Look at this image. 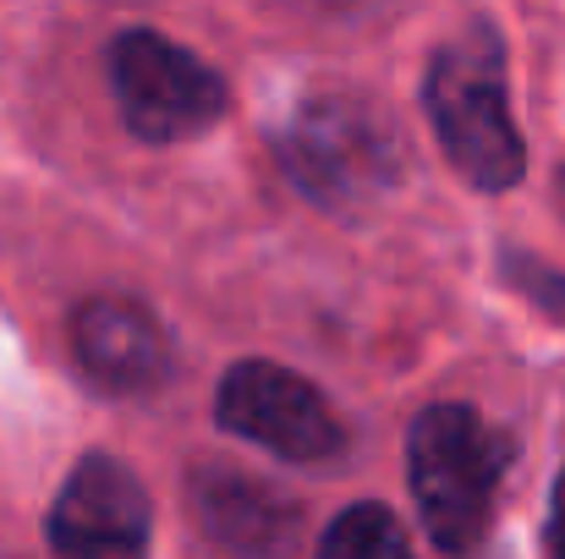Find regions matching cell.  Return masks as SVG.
Wrapping results in <instances>:
<instances>
[{
  "mask_svg": "<svg viewBox=\"0 0 565 559\" xmlns=\"http://www.w3.org/2000/svg\"><path fill=\"white\" fill-rule=\"evenodd\" d=\"M500 466H505V444L483 428L478 411L456 400L417 411L406 433V477H412L423 533L445 555H467L489 533Z\"/></svg>",
  "mask_w": 565,
  "mask_h": 559,
  "instance_id": "obj_1",
  "label": "cell"
},
{
  "mask_svg": "<svg viewBox=\"0 0 565 559\" xmlns=\"http://www.w3.org/2000/svg\"><path fill=\"white\" fill-rule=\"evenodd\" d=\"M423 105L434 116L439 149L450 165L483 192H505L527 171V143L505 105V66L489 33H467L445 44L428 66Z\"/></svg>",
  "mask_w": 565,
  "mask_h": 559,
  "instance_id": "obj_2",
  "label": "cell"
},
{
  "mask_svg": "<svg viewBox=\"0 0 565 559\" xmlns=\"http://www.w3.org/2000/svg\"><path fill=\"white\" fill-rule=\"evenodd\" d=\"M110 88L121 121L149 143H188L225 116L220 72L154 28H132L110 44Z\"/></svg>",
  "mask_w": 565,
  "mask_h": 559,
  "instance_id": "obj_3",
  "label": "cell"
},
{
  "mask_svg": "<svg viewBox=\"0 0 565 559\" xmlns=\"http://www.w3.org/2000/svg\"><path fill=\"white\" fill-rule=\"evenodd\" d=\"M214 417L225 433H236L291 466H313L341 450V422L324 406V395L302 373L280 368V363H236L220 378Z\"/></svg>",
  "mask_w": 565,
  "mask_h": 559,
  "instance_id": "obj_4",
  "label": "cell"
},
{
  "mask_svg": "<svg viewBox=\"0 0 565 559\" xmlns=\"http://www.w3.org/2000/svg\"><path fill=\"white\" fill-rule=\"evenodd\" d=\"M44 533L55 559H149V494L127 461L83 455L61 483Z\"/></svg>",
  "mask_w": 565,
  "mask_h": 559,
  "instance_id": "obj_5",
  "label": "cell"
},
{
  "mask_svg": "<svg viewBox=\"0 0 565 559\" xmlns=\"http://www.w3.org/2000/svg\"><path fill=\"white\" fill-rule=\"evenodd\" d=\"M286 171L324 203L363 197L395 176V138L374 110L352 99H319L286 132Z\"/></svg>",
  "mask_w": 565,
  "mask_h": 559,
  "instance_id": "obj_6",
  "label": "cell"
},
{
  "mask_svg": "<svg viewBox=\"0 0 565 559\" xmlns=\"http://www.w3.org/2000/svg\"><path fill=\"white\" fill-rule=\"evenodd\" d=\"M72 352H77V368L116 395H138L160 384L171 368L160 319L138 308L132 297H88L72 313Z\"/></svg>",
  "mask_w": 565,
  "mask_h": 559,
  "instance_id": "obj_7",
  "label": "cell"
},
{
  "mask_svg": "<svg viewBox=\"0 0 565 559\" xmlns=\"http://www.w3.org/2000/svg\"><path fill=\"white\" fill-rule=\"evenodd\" d=\"M319 559H417V549L384 505H352L324 527Z\"/></svg>",
  "mask_w": 565,
  "mask_h": 559,
  "instance_id": "obj_8",
  "label": "cell"
},
{
  "mask_svg": "<svg viewBox=\"0 0 565 559\" xmlns=\"http://www.w3.org/2000/svg\"><path fill=\"white\" fill-rule=\"evenodd\" d=\"M511 275L527 286V297H539L550 313L565 319V275H550V269H539V264H511Z\"/></svg>",
  "mask_w": 565,
  "mask_h": 559,
  "instance_id": "obj_9",
  "label": "cell"
},
{
  "mask_svg": "<svg viewBox=\"0 0 565 559\" xmlns=\"http://www.w3.org/2000/svg\"><path fill=\"white\" fill-rule=\"evenodd\" d=\"M550 559H565V477L555 483V499H550Z\"/></svg>",
  "mask_w": 565,
  "mask_h": 559,
  "instance_id": "obj_10",
  "label": "cell"
},
{
  "mask_svg": "<svg viewBox=\"0 0 565 559\" xmlns=\"http://www.w3.org/2000/svg\"><path fill=\"white\" fill-rule=\"evenodd\" d=\"M561 197H565V171H561Z\"/></svg>",
  "mask_w": 565,
  "mask_h": 559,
  "instance_id": "obj_11",
  "label": "cell"
}]
</instances>
